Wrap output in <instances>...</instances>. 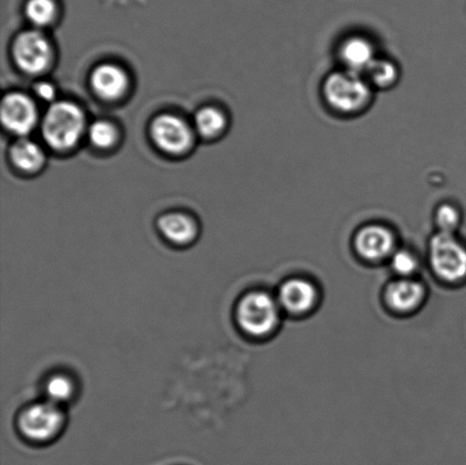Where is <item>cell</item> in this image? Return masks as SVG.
Segmentation results:
<instances>
[{"instance_id":"obj_1","label":"cell","mask_w":466,"mask_h":465,"mask_svg":"<svg viewBox=\"0 0 466 465\" xmlns=\"http://www.w3.org/2000/svg\"><path fill=\"white\" fill-rule=\"evenodd\" d=\"M323 95L332 109L351 116L364 111L371 103L372 86L363 75L345 70L327 77Z\"/></svg>"},{"instance_id":"obj_2","label":"cell","mask_w":466,"mask_h":465,"mask_svg":"<svg viewBox=\"0 0 466 465\" xmlns=\"http://www.w3.org/2000/svg\"><path fill=\"white\" fill-rule=\"evenodd\" d=\"M85 126L86 118L79 106L71 102H57L46 113L41 130L49 147L64 152L75 147Z\"/></svg>"},{"instance_id":"obj_3","label":"cell","mask_w":466,"mask_h":465,"mask_svg":"<svg viewBox=\"0 0 466 465\" xmlns=\"http://www.w3.org/2000/svg\"><path fill=\"white\" fill-rule=\"evenodd\" d=\"M280 318L279 302L264 291H251L238 302L236 321L244 334L255 339L271 334Z\"/></svg>"},{"instance_id":"obj_4","label":"cell","mask_w":466,"mask_h":465,"mask_svg":"<svg viewBox=\"0 0 466 465\" xmlns=\"http://www.w3.org/2000/svg\"><path fill=\"white\" fill-rule=\"evenodd\" d=\"M66 425L62 407L48 402L35 403L23 409L17 419L20 434L34 443H47L61 434Z\"/></svg>"},{"instance_id":"obj_5","label":"cell","mask_w":466,"mask_h":465,"mask_svg":"<svg viewBox=\"0 0 466 465\" xmlns=\"http://www.w3.org/2000/svg\"><path fill=\"white\" fill-rule=\"evenodd\" d=\"M432 270L447 282L462 281L466 277V248L454 234L437 232L429 245Z\"/></svg>"},{"instance_id":"obj_6","label":"cell","mask_w":466,"mask_h":465,"mask_svg":"<svg viewBox=\"0 0 466 465\" xmlns=\"http://www.w3.org/2000/svg\"><path fill=\"white\" fill-rule=\"evenodd\" d=\"M13 56L17 66L29 75L47 70L53 58L52 45L39 31L22 32L13 45Z\"/></svg>"},{"instance_id":"obj_7","label":"cell","mask_w":466,"mask_h":465,"mask_svg":"<svg viewBox=\"0 0 466 465\" xmlns=\"http://www.w3.org/2000/svg\"><path fill=\"white\" fill-rule=\"evenodd\" d=\"M150 134L157 147L171 155L184 154L193 144V132L189 126L172 114H164L155 118Z\"/></svg>"},{"instance_id":"obj_8","label":"cell","mask_w":466,"mask_h":465,"mask_svg":"<svg viewBox=\"0 0 466 465\" xmlns=\"http://www.w3.org/2000/svg\"><path fill=\"white\" fill-rule=\"evenodd\" d=\"M2 120L5 127L14 135H29L36 125L38 113L35 103L25 95L12 93L4 98Z\"/></svg>"},{"instance_id":"obj_9","label":"cell","mask_w":466,"mask_h":465,"mask_svg":"<svg viewBox=\"0 0 466 465\" xmlns=\"http://www.w3.org/2000/svg\"><path fill=\"white\" fill-rule=\"evenodd\" d=\"M355 248L368 261H381L396 250V239L390 227L368 225L360 229L355 237Z\"/></svg>"},{"instance_id":"obj_10","label":"cell","mask_w":466,"mask_h":465,"mask_svg":"<svg viewBox=\"0 0 466 465\" xmlns=\"http://www.w3.org/2000/svg\"><path fill=\"white\" fill-rule=\"evenodd\" d=\"M318 300V290L312 282L300 278L283 282L279 290L278 302L288 312H309Z\"/></svg>"},{"instance_id":"obj_11","label":"cell","mask_w":466,"mask_h":465,"mask_svg":"<svg viewBox=\"0 0 466 465\" xmlns=\"http://www.w3.org/2000/svg\"><path fill=\"white\" fill-rule=\"evenodd\" d=\"M90 84L98 97L116 100L127 93L129 77L122 67L106 63L95 68Z\"/></svg>"},{"instance_id":"obj_12","label":"cell","mask_w":466,"mask_h":465,"mask_svg":"<svg viewBox=\"0 0 466 465\" xmlns=\"http://www.w3.org/2000/svg\"><path fill=\"white\" fill-rule=\"evenodd\" d=\"M339 57L347 71L359 75H364L378 58L372 41L362 35L350 36L342 41Z\"/></svg>"},{"instance_id":"obj_13","label":"cell","mask_w":466,"mask_h":465,"mask_svg":"<svg viewBox=\"0 0 466 465\" xmlns=\"http://www.w3.org/2000/svg\"><path fill=\"white\" fill-rule=\"evenodd\" d=\"M424 288L420 282L401 278L388 286L386 291L387 303L395 311L410 312L421 304Z\"/></svg>"},{"instance_id":"obj_14","label":"cell","mask_w":466,"mask_h":465,"mask_svg":"<svg viewBox=\"0 0 466 465\" xmlns=\"http://www.w3.org/2000/svg\"><path fill=\"white\" fill-rule=\"evenodd\" d=\"M158 229L166 239L177 246L193 243L198 235L193 218L181 213H168L158 220Z\"/></svg>"},{"instance_id":"obj_15","label":"cell","mask_w":466,"mask_h":465,"mask_svg":"<svg viewBox=\"0 0 466 465\" xmlns=\"http://www.w3.org/2000/svg\"><path fill=\"white\" fill-rule=\"evenodd\" d=\"M11 157L15 167L25 172L39 170L45 161V155L40 146L25 138L14 144L11 149Z\"/></svg>"},{"instance_id":"obj_16","label":"cell","mask_w":466,"mask_h":465,"mask_svg":"<svg viewBox=\"0 0 466 465\" xmlns=\"http://www.w3.org/2000/svg\"><path fill=\"white\" fill-rule=\"evenodd\" d=\"M46 400L62 407L75 398L76 386L72 377L66 373H55L45 382Z\"/></svg>"},{"instance_id":"obj_17","label":"cell","mask_w":466,"mask_h":465,"mask_svg":"<svg viewBox=\"0 0 466 465\" xmlns=\"http://www.w3.org/2000/svg\"><path fill=\"white\" fill-rule=\"evenodd\" d=\"M363 76L372 88L388 89L399 80L400 71L390 59L378 57Z\"/></svg>"},{"instance_id":"obj_18","label":"cell","mask_w":466,"mask_h":465,"mask_svg":"<svg viewBox=\"0 0 466 465\" xmlns=\"http://www.w3.org/2000/svg\"><path fill=\"white\" fill-rule=\"evenodd\" d=\"M195 126L205 138H213L225 129L226 116L216 107H204L196 114Z\"/></svg>"},{"instance_id":"obj_19","label":"cell","mask_w":466,"mask_h":465,"mask_svg":"<svg viewBox=\"0 0 466 465\" xmlns=\"http://www.w3.org/2000/svg\"><path fill=\"white\" fill-rule=\"evenodd\" d=\"M25 14L32 25L46 26L54 21L56 15V5L54 0H29Z\"/></svg>"},{"instance_id":"obj_20","label":"cell","mask_w":466,"mask_h":465,"mask_svg":"<svg viewBox=\"0 0 466 465\" xmlns=\"http://www.w3.org/2000/svg\"><path fill=\"white\" fill-rule=\"evenodd\" d=\"M89 138L96 147L107 149L116 143L117 131L112 123L97 121L90 126Z\"/></svg>"},{"instance_id":"obj_21","label":"cell","mask_w":466,"mask_h":465,"mask_svg":"<svg viewBox=\"0 0 466 465\" xmlns=\"http://www.w3.org/2000/svg\"><path fill=\"white\" fill-rule=\"evenodd\" d=\"M461 213L459 208L451 204H442L436 211V223L440 227L438 232L445 234H454L461 225Z\"/></svg>"},{"instance_id":"obj_22","label":"cell","mask_w":466,"mask_h":465,"mask_svg":"<svg viewBox=\"0 0 466 465\" xmlns=\"http://www.w3.org/2000/svg\"><path fill=\"white\" fill-rule=\"evenodd\" d=\"M391 268L403 278H409L417 272L419 261L408 249L395 250L390 258Z\"/></svg>"},{"instance_id":"obj_23","label":"cell","mask_w":466,"mask_h":465,"mask_svg":"<svg viewBox=\"0 0 466 465\" xmlns=\"http://www.w3.org/2000/svg\"><path fill=\"white\" fill-rule=\"evenodd\" d=\"M35 91L38 97L43 100H53L55 96H56V91L48 82H40V84L35 86Z\"/></svg>"}]
</instances>
